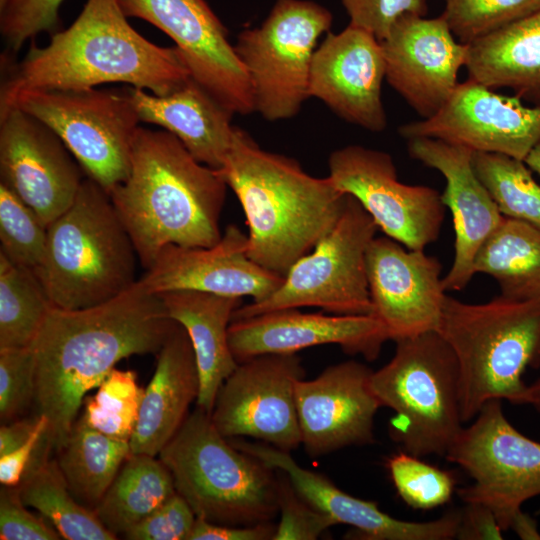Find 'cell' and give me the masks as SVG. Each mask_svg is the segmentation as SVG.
Wrapping results in <instances>:
<instances>
[{
    "label": "cell",
    "instance_id": "cell-1",
    "mask_svg": "<svg viewBox=\"0 0 540 540\" xmlns=\"http://www.w3.org/2000/svg\"><path fill=\"white\" fill-rule=\"evenodd\" d=\"M178 323L158 294L138 281L92 307L53 306L32 344L37 416L48 419L47 440L65 444L86 394L98 388L122 359L157 354Z\"/></svg>",
    "mask_w": 540,
    "mask_h": 540
},
{
    "label": "cell",
    "instance_id": "cell-2",
    "mask_svg": "<svg viewBox=\"0 0 540 540\" xmlns=\"http://www.w3.org/2000/svg\"><path fill=\"white\" fill-rule=\"evenodd\" d=\"M0 105L23 91L83 90L124 83L158 96L191 78L176 47L158 46L128 22L118 0H87L67 28L19 62L2 58Z\"/></svg>",
    "mask_w": 540,
    "mask_h": 540
},
{
    "label": "cell",
    "instance_id": "cell-3",
    "mask_svg": "<svg viewBox=\"0 0 540 540\" xmlns=\"http://www.w3.org/2000/svg\"><path fill=\"white\" fill-rule=\"evenodd\" d=\"M227 187L175 135L139 126L129 176L110 197L147 270L167 245L211 247L221 239Z\"/></svg>",
    "mask_w": 540,
    "mask_h": 540
},
{
    "label": "cell",
    "instance_id": "cell-4",
    "mask_svg": "<svg viewBox=\"0 0 540 540\" xmlns=\"http://www.w3.org/2000/svg\"><path fill=\"white\" fill-rule=\"evenodd\" d=\"M218 172L246 217L249 258L283 277L333 228L347 199L328 176L309 175L236 126Z\"/></svg>",
    "mask_w": 540,
    "mask_h": 540
},
{
    "label": "cell",
    "instance_id": "cell-5",
    "mask_svg": "<svg viewBox=\"0 0 540 540\" xmlns=\"http://www.w3.org/2000/svg\"><path fill=\"white\" fill-rule=\"evenodd\" d=\"M436 331L458 363L464 423L490 400L526 404L523 374L540 366V300L469 304L446 295Z\"/></svg>",
    "mask_w": 540,
    "mask_h": 540
},
{
    "label": "cell",
    "instance_id": "cell-6",
    "mask_svg": "<svg viewBox=\"0 0 540 540\" xmlns=\"http://www.w3.org/2000/svg\"><path fill=\"white\" fill-rule=\"evenodd\" d=\"M137 259L110 194L86 176L71 205L48 225L34 270L53 306L77 310L131 288L138 281Z\"/></svg>",
    "mask_w": 540,
    "mask_h": 540
},
{
    "label": "cell",
    "instance_id": "cell-7",
    "mask_svg": "<svg viewBox=\"0 0 540 540\" xmlns=\"http://www.w3.org/2000/svg\"><path fill=\"white\" fill-rule=\"evenodd\" d=\"M158 457L199 518L247 526L278 513L277 470L234 446L197 406Z\"/></svg>",
    "mask_w": 540,
    "mask_h": 540
},
{
    "label": "cell",
    "instance_id": "cell-8",
    "mask_svg": "<svg viewBox=\"0 0 540 540\" xmlns=\"http://www.w3.org/2000/svg\"><path fill=\"white\" fill-rule=\"evenodd\" d=\"M395 342L392 359L370 377L381 407L395 413L390 436L411 455L445 457L464 427L456 357L437 331Z\"/></svg>",
    "mask_w": 540,
    "mask_h": 540
},
{
    "label": "cell",
    "instance_id": "cell-9",
    "mask_svg": "<svg viewBox=\"0 0 540 540\" xmlns=\"http://www.w3.org/2000/svg\"><path fill=\"white\" fill-rule=\"evenodd\" d=\"M11 107L50 127L85 175L109 194L128 178L140 123L128 88L23 91L0 110Z\"/></svg>",
    "mask_w": 540,
    "mask_h": 540
},
{
    "label": "cell",
    "instance_id": "cell-10",
    "mask_svg": "<svg viewBox=\"0 0 540 540\" xmlns=\"http://www.w3.org/2000/svg\"><path fill=\"white\" fill-rule=\"evenodd\" d=\"M377 229L361 204L347 194L336 224L291 266L279 288L263 300L239 306L232 320L302 307L337 315L371 314L366 252Z\"/></svg>",
    "mask_w": 540,
    "mask_h": 540
},
{
    "label": "cell",
    "instance_id": "cell-11",
    "mask_svg": "<svg viewBox=\"0 0 540 540\" xmlns=\"http://www.w3.org/2000/svg\"><path fill=\"white\" fill-rule=\"evenodd\" d=\"M332 21L331 12L316 2L277 0L259 27L239 33L234 48L248 73L255 111L263 118H292L310 98L312 57Z\"/></svg>",
    "mask_w": 540,
    "mask_h": 540
},
{
    "label": "cell",
    "instance_id": "cell-12",
    "mask_svg": "<svg viewBox=\"0 0 540 540\" xmlns=\"http://www.w3.org/2000/svg\"><path fill=\"white\" fill-rule=\"evenodd\" d=\"M501 402L494 399L484 404L445 458L473 479L457 491L462 501L489 508L506 531L524 516V502L540 495V442L508 421Z\"/></svg>",
    "mask_w": 540,
    "mask_h": 540
},
{
    "label": "cell",
    "instance_id": "cell-13",
    "mask_svg": "<svg viewBox=\"0 0 540 540\" xmlns=\"http://www.w3.org/2000/svg\"><path fill=\"white\" fill-rule=\"evenodd\" d=\"M335 187L354 197L386 236L411 250H424L440 235L445 205L434 188L398 180L390 154L348 145L328 159Z\"/></svg>",
    "mask_w": 540,
    "mask_h": 540
},
{
    "label": "cell",
    "instance_id": "cell-14",
    "mask_svg": "<svg viewBox=\"0 0 540 540\" xmlns=\"http://www.w3.org/2000/svg\"><path fill=\"white\" fill-rule=\"evenodd\" d=\"M305 371L296 353L263 354L238 363L210 413L226 438L250 437L291 452L301 445L295 384Z\"/></svg>",
    "mask_w": 540,
    "mask_h": 540
},
{
    "label": "cell",
    "instance_id": "cell-15",
    "mask_svg": "<svg viewBox=\"0 0 540 540\" xmlns=\"http://www.w3.org/2000/svg\"><path fill=\"white\" fill-rule=\"evenodd\" d=\"M127 17L169 36L191 77L229 112H255L248 73L228 31L205 0H118Z\"/></svg>",
    "mask_w": 540,
    "mask_h": 540
},
{
    "label": "cell",
    "instance_id": "cell-16",
    "mask_svg": "<svg viewBox=\"0 0 540 540\" xmlns=\"http://www.w3.org/2000/svg\"><path fill=\"white\" fill-rule=\"evenodd\" d=\"M85 177L45 123L17 107L0 110V183L47 227L71 205Z\"/></svg>",
    "mask_w": 540,
    "mask_h": 540
},
{
    "label": "cell",
    "instance_id": "cell-17",
    "mask_svg": "<svg viewBox=\"0 0 540 540\" xmlns=\"http://www.w3.org/2000/svg\"><path fill=\"white\" fill-rule=\"evenodd\" d=\"M398 133L406 140L439 139L524 161L540 141V105L525 106L517 96L497 94L468 79L457 85L436 114L403 124Z\"/></svg>",
    "mask_w": 540,
    "mask_h": 540
},
{
    "label": "cell",
    "instance_id": "cell-18",
    "mask_svg": "<svg viewBox=\"0 0 540 540\" xmlns=\"http://www.w3.org/2000/svg\"><path fill=\"white\" fill-rule=\"evenodd\" d=\"M371 315L390 340L436 331L446 297L442 265L424 250H406L392 238L374 237L366 252Z\"/></svg>",
    "mask_w": 540,
    "mask_h": 540
},
{
    "label": "cell",
    "instance_id": "cell-19",
    "mask_svg": "<svg viewBox=\"0 0 540 540\" xmlns=\"http://www.w3.org/2000/svg\"><path fill=\"white\" fill-rule=\"evenodd\" d=\"M389 85L423 119L436 114L457 85L468 44L457 42L442 16L407 14L381 41Z\"/></svg>",
    "mask_w": 540,
    "mask_h": 540
},
{
    "label": "cell",
    "instance_id": "cell-20",
    "mask_svg": "<svg viewBox=\"0 0 540 540\" xmlns=\"http://www.w3.org/2000/svg\"><path fill=\"white\" fill-rule=\"evenodd\" d=\"M372 370L348 360L295 384L301 444L311 456L372 444L381 407L370 386Z\"/></svg>",
    "mask_w": 540,
    "mask_h": 540
},
{
    "label": "cell",
    "instance_id": "cell-21",
    "mask_svg": "<svg viewBox=\"0 0 540 540\" xmlns=\"http://www.w3.org/2000/svg\"><path fill=\"white\" fill-rule=\"evenodd\" d=\"M385 74L381 41L361 28L348 25L339 33L328 32L315 49L309 95L345 121L371 132H381L387 126L381 97Z\"/></svg>",
    "mask_w": 540,
    "mask_h": 540
},
{
    "label": "cell",
    "instance_id": "cell-22",
    "mask_svg": "<svg viewBox=\"0 0 540 540\" xmlns=\"http://www.w3.org/2000/svg\"><path fill=\"white\" fill-rule=\"evenodd\" d=\"M390 340L375 316L304 313L299 308L274 310L232 320L231 352L239 363L263 354H291L318 345L336 344L350 355L375 360Z\"/></svg>",
    "mask_w": 540,
    "mask_h": 540
},
{
    "label": "cell",
    "instance_id": "cell-23",
    "mask_svg": "<svg viewBox=\"0 0 540 540\" xmlns=\"http://www.w3.org/2000/svg\"><path fill=\"white\" fill-rule=\"evenodd\" d=\"M283 280L249 258L248 237L235 225L227 226L211 247L165 246L139 278L155 294L190 289L252 301L270 296Z\"/></svg>",
    "mask_w": 540,
    "mask_h": 540
},
{
    "label": "cell",
    "instance_id": "cell-24",
    "mask_svg": "<svg viewBox=\"0 0 540 540\" xmlns=\"http://www.w3.org/2000/svg\"><path fill=\"white\" fill-rule=\"evenodd\" d=\"M409 155L445 178L441 194L452 214L455 232L454 259L443 278L445 291L463 290L474 276L475 256L504 216L478 178L474 151L439 139L417 137L407 140Z\"/></svg>",
    "mask_w": 540,
    "mask_h": 540
},
{
    "label": "cell",
    "instance_id": "cell-25",
    "mask_svg": "<svg viewBox=\"0 0 540 540\" xmlns=\"http://www.w3.org/2000/svg\"><path fill=\"white\" fill-rule=\"evenodd\" d=\"M230 441L240 450L255 456L276 470L283 471L298 493L313 507L337 524L351 526L368 540H450L457 536L461 510L440 518L414 522L394 518L379 509L377 503L350 495L322 474L301 467L290 455L264 442L240 438Z\"/></svg>",
    "mask_w": 540,
    "mask_h": 540
},
{
    "label": "cell",
    "instance_id": "cell-26",
    "mask_svg": "<svg viewBox=\"0 0 540 540\" xmlns=\"http://www.w3.org/2000/svg\"><path fill=\"white\" fill-rule=\"evenodd\" d=\"M157 355L154 374L140 406L129 441L131 453L158 456L189 415L197 401L200 376L194 350L185 329L178 324Z\"/></svg>",
    "mask_w": 540,
    "mask_h": 540
},
{
    "label": "cell",
    "instance_id": "cell-27",
    "mask_svg": "<svg viewBox=\"0 0 540 540\" xmlns=\"http://www.w3.org/2000/svg\"><path fill=\"white\" fill-rule=\"evenodd\" d=\"M128 92L140 122L175 135L200 163L216 170L223 166L234 133L233 114L192 77L164 96L135 87Z\"/></svg>",
    "mask_w": 540,
    "mask_h": 540
},
{
    "label": "cell",
    "instance_id": "cell-28",
    "mask_svg": "<svg viewBox=\"0 0 540 540\" xmlns=\"http://www.w3.org/2000/svg\"><path fill=\"white\" fill-rule=\"evenodd\" d=\"M168 315L191 341L200 376L197 407L211 413L219 388L237 367L228 341V329L242 298L180 289L158 294Z\"/></svg>",
    "mask_w": 540,
    "mask_h": 540
},
{
    "label": "cell",
    "instance_id": "cell-29",
    "mask_svg": "<svg viewBox=\"0 0 540 540\" xmlns=\"http://www.w3.org/2000/svg\"><path fill=\"white\" fill-rule=\"evenodd\" d=\"M469 78L540 105V9L468 44Z\"/></svg>",
    "mask_w": 540,
    "mask_h": 540
},
{
    "label": "cell",
    "instance_id": "cell-30",
    "mask_svg": "<svg viewBox=\"0 0 540 540\" xmlns=\"http://www.w3.org/2000/svg\"><path fill=\"white\" fill-rule=\"evenodd\" d=\"M473 268L493 277L502 297L540 300V230L504 217L478 250Z\"/></svg>",
    "mask_w": 540,
    "mask_h": 540
},
{
    "label": "cell",
    "instance_id": "cell-31",
    "mask_svg": "<svg viewBox=\"0 0 540 540\" xmlns=\"http://www.w3.org/2000/svg\"><path fill=\"white\" fill-rule=\"evenodd\" d=\"M175 493L159 457L130 453L93 511L111 533L123 536Z\"/></svg>",
    "mask_w": 540,
    "mask_h": 540
},
{
    "label": "cell",
    "instance_id": "cell-32",
    "mask_svg": "<svg viewBox=\"0 0 540 540\" xmlns=\"http://www.w3.org/2000/svg\"><path fill=\"white\" fill-rule=\"evenodd\" d=\"M130 453L129 442L99 432L81 414L56 461L73 496L94 510Z\"/></svg>",
    "mask_w": 540,
    "mask_h": 540
},
{
    "label": "cell",
    "instance_id": "cell-33",
    "mask_svg": "<svg viewBox=\"0 0 540 540\" xmlns=\"http://www.w3.org/2000/svg\"><path fill=\"white\" fill-rule=\"evenodd\" d=\"M21 500L37 510L66 540H115L95 512L69 490L56 459L37 463L17 486Z\"/></svg>",
    "mask_w": 540,
    "mask_h": 540
},
{
    "label": "cell",
    "instance_id": "cell-34",
    "mask_svg": "<svg viewBox=\"0 0 540 540\" xmlns=\"http://www.w3.org/2000/svg\"><path fill=\"white\" fill-rule=\"evenodd\" d=\"M52 307L35 270L0 254V350L32 346Z\"/></svg>",
    "mask_w": 540,
    "mask_h": 540
},
{
    "label": "cell",
    "instance_id": "cell-35",
    "mask_svg": "<svg viewBox=\"0 0 540 540\" xmlns=\"http://www.w3.org/2000/svg\"><path fill=\"white\" fill-rule=\"evenodd\" d=\"M473 166L504 217L540 230V185L524 161L500 153L474 152Z\"/></svg>",
    "mask_w": 540,
    "mask_h": 540
},
{
    "label": "cell",
    "instance_id": "cell-36",
    "mask_svg": "<svg viewBox=\"0 0 540 540\" xmlns=\"http://www.w3.org/2000/svg\"><path fill=\"white\" fill-rule=\"evenodd\" d=\"M144 389L131 370L113 369L94 395H86L82 415L99 432L129 442L137 423Z\"/></svg>",
    "mask_w": 540,
    "mask_h": 540
},
{
    "label": "cell",
    "instance_id": "cell-37",
    "mask_svg": "<svg viewBox=\"0 0 540 540\" xmlns=\"http://www.w3.org/2000/svg\"><path fill=\"white\" fill-rule=\"evenodd\" d=\"M47 226L13 191L0 183V254L35 269L46 246Z\"/></svg>",
    "mask_w": 540,
    "mask_h": 540
},
{
    "label": "cell",
    "instance_id": "cell-38",
    "mask_svg": "<svg viewBox=\"0 0 540 540\" xmlns=\"http://www.w3.org/2000/svg\"><path fill=\"white\" fill-rule=\"evenodd\" d=\"M441 15L460 43L469 44L540 9V0H444Z\"/></svg>",
    "mask_w": 540,
    "mask_h": 540
},
{
    "label": "cell",
    "instance_id": "cell-39",
    "mask_svg": "<svg viewBox=\"0 0 540 540\" xmlns=\"http://www.w3.org/2000/svg\"><path fill=\"white\" fill-rule=\"evenodd\" d=\"M387 467L400 498L410 507L428 510L446 504L455 491L456 479L403 450L387 459Z\"/></svg>",
    "mask_w": 540,
    "mask_h": 540
},
{
    "label": "cell",
    "instance_id": "cell-40",
    "mask_svg": "<svg viewBox=\"0 0 540 540\" xmlns=\"http://www.w3.org/2000/svg\"><path fill=\"white\" fill-rule=\"evenodd\" d=\"M63 0H0V32L13 57L22 46L40 33L54 34L59 26Z\"/></svg>",
    "mask_w": 540,
    "mask_h": 540
},
{
    "label": "cell",
    "instance_id": "cell-41",
    "mask_svg": "<svg viewBox=\"0 0 540 540\" xmlns=\"http://www.w3.org/2000/svg\"><path fill=\"white\" fill-rule=\"evenodd\" d=\"M35 399V355L32 346L0 350L1 424L18 419Z\"/></svg>",
    "mask_w": 540,
    "mask_h": 540
},
{
    "label": "cell",
    "instance_id": "cell-42",
    "mask_svg": "<svg viewBox=\"0 0 540 540\" xmlns=\"http://www.w3.org/2000/svg\"><path fill=\"white\" fill-rule=\"evenodd\" d=\"M277 472L280 521L273 540H315L336 525L331 518L313 507L298 493L283 471Z\"/></svg>",
    "mask_w": 540,
    "mask_h": 540
},
{
    "label": "cell",
    "instance_id": "cell-43",
    "mask_svg": "<svg viewBox=\"0 0 540 540\" xmlns=\"http://www.w3.org/2000/svg\"><path fill=\"white\" fill-rule=\"evenodd\" d=\"M196 514L177 492L127 531L128 540H189Z\"/></svg>",
    "mask_w": 540,
    "mask_h": 540
},
{
    "label": "cell",
    "instance_id": "cell-44",
    "mask_svg": "<svg viewBox=\"0 0 540 540\" xmlns=\"http://www.w3.org/2000/svg\"><path fill=\"white\" fill-rule=\"evenodd\" d=\"M350 22L379 41L389 33L396 21L404 15L425 16L426 0H341Z\"/></svg>",
    "mask_w": 540,
    "mask_h": 540
},
{
    "label": "cell",
    "instance_id": "cell-45",
    "mask_svg": "<svg viewBox=\"0 0 540 540\" xmlns=\"http://www.w3.org/2000/svg\"><path fill=\"white\" fill-rule=\"evenodd\" d=\"M1 540H58V531L42 516L28 511L21 500L18 487L0 489Z\"/></svg>",
    "mask_w": 540,
    "mask_h": 540
},
{
    "label": "cell",
    "instance_id": "cell-46",
    "mask_svg": "<svg viewBox=\"0 0 540 540\" xmlns=\"http://www.w3.org/2000/svg\"><path fill=\"white\" fill-rule=\"evenodd\" d=\"M277 525L270 522L247 526L215 524L197 517L189 540H273Z\"/></svg>",
    "mask_w": 540,
    "mask_h": 540
},
{
    "label": "cell",
    "instance_id": "cell-47",
    "mask_svg": "<svg viewBox=\"0 0 540 540\" xmlns=\"http://www.w3.org/2000/svg\"><path fill=\"white\" fill-rule=\"evenodd\" d=\"M502 529L493 512L484 505L466 503L461 510V521L456 539H502Z\"/></svg>",
    "mask_w": 540,
    "mask_h": 540
},
{
    "label": "cell",
    "instance_id": "cell-48",
    "mask_svg": "<svg viewBox=\"0 0 540 540\" xmlns=\"http://www.w3.org/2000/svg\"><path fill=\"white\" fill-rule=\"evenodd\" d=\"M39 416L29 419H16L8 423L1 424L0 427V456L6 455L23 443H25L34 432Z\"/></svg>",
    "mask_w": 540,
    "mask_h": 540
},
{
    "label": "cell",
    "instance_id": "cell-49",
    "mask_svg": "<svg viewBox=\"0 0 540 540\" xmlns=\"http://www.w3.org/2000/svg\"><path fill=\"white\" fill-rule=\"evenodd\" d=\"M526 404L532 405L540 413V379L528 385Z\"/></svg>",
    "mask_w": 540,
    "mask_h": 540
},
{
    "label": "cell",
    "instance_id": "cell-50",
    "mask_svg": "<svg viewBox=\"0 0 540 540\" xmlns=\"http://www.w3.org/2000/svg\"><path fill=\"white\" fill-rule=\"evenodd\" d=\"M524 162L529 168L540 175V141L533 147Z\"/></svg>",
    "mask_w": 540,
    "mask_h": 540
},
{
    "label": "cell",
    "instance_id": "cell-51",
    "mask_svg": "<svg viewBox=\"0 0 540 540\" xmlns=\"http://www.w3.org/2000/svg\"><path fill=\"white\" fill-rule=\"evenodd\" d=\"M537 514H540V509L538 510Z\"/></svg>",
    "mask_w": 540,
    "mask_h": 540
}]
</instances>
